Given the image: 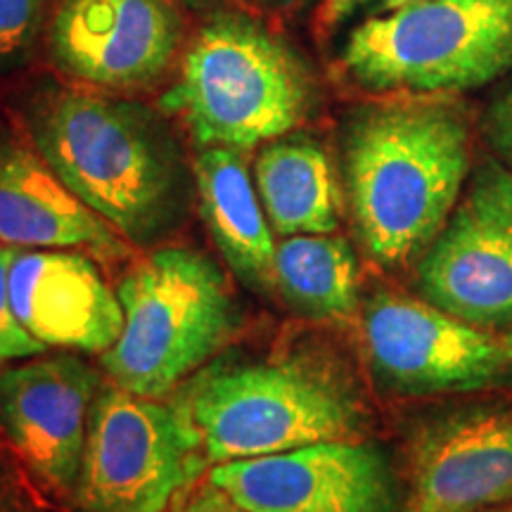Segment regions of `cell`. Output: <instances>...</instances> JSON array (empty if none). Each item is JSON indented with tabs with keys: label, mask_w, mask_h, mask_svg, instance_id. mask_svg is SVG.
Instances as JSON below:
<instances>
[{
	"label": "cell",
	"mask_w": 512,
	"mask_h": 512,
	"mask_svg": "<svg viewBox=\"0 0 512 512\" xmlns=\"http://www.w3.org/2000/svg\"><path fill=\"white\" fill-rule=\"evenodd\" d=\"M344 164L368 256L406 266L425 254L456 209L470 171V131L448 102L370 105L351 119Z\"/></svg>",
	"instance_id": "6da1fadb"
},
{
	"label": "cell",
	"mask_w": 512,
	"mask_h": 512,
	"mask_svg": "<svg viewBox=\"0 0 512 512\" xmlns=\"http://www.w3.org/2000/svg\"><path fill=\"white\" fill-rule=\"evenodd\" d=\"M29 131L62 183L133 245L162 238L181 216V155L147 107L53 88L31 105Z\"/></svg>",
	"instance_id": "7a4b0ae2"
},
{
	"label": "cell",
	"mask_w": 512,
	"mask_h": 512,
	"mask_svg": "<svg viewBox=\"0 0 512 512\" xmlns=\"http://www.w3.org/2000/svg\"><path fill=\"white\" fill-rule=\"evenodd\" d=\"M178 403L214 465L358 441L368 430L366 403L351 375L311 351L216 361L190 377Z\"/></svg>",
	"instance_id": "3957f363"
},
{
	"label": "cell",
	"mask_w": 512,
	"mask_h": 512,
	"mask_svg": "<svg viewBox=\"0 0 512 512\" xmlns=\"http://www.w3.org/2000/svg\"><path fill=\"white\" fill-rule=\"evenodd\" d=\"M313 81L294 50L252 17L216 15L185 53L162 107L200 147L252 150L309 117Z\"/></svg>",
	"instance_id": "277c9868"
},
{
	"label": "cell",
	"mask_w": 512,
	"mask_h": 512,
	"mask_svg": "<svg viewBox=\"0 0 512 512\" xmlns=\"http://www.w3.org/2000/svg\"><path fill=\"white\" fill-rule=\"evenodd\" d=\"M117 297L124 330L100 366L140 396L162 399L238 330L226 273L190 247H162L140 259L121 278Z\"/></svg>",
	"instance_id": "5b68a950"
},
{
	"label": "cell",
	"mask_w": 512,
	"mask_h": 512,
	"mask_svg": "<svg viewBox=\"0 0 512 512\" xmlns=\"http://www.w3.org/2000/svg\"><path fill=\"white\" fill-rule=\"evenodd\" d=\"M342 64L377 93H451L512 69V0H413L351 31Z\"/></svg>",
	"instance_id": "8992f818"
},
{
	"label": "cell",
	"mask_w": 512,
	"mask_h": 512,
	"mask_svg": "<svg viewBox=\"0 0 512 512\" xmlns=\"http://www.w3.org/2000/svg\"><path fill=\"white\" fill-rule=\"evenodd\" d=\"M181 403L102 384L91 408L74 503L79 512H162L207 470Z\"/></svg>",
	"instance_id": "52a82bcc"
},
{
	"label": "cell",
	"mask_w": 512,
	"mask_h": 512,
	"mask_svg": "<svg viewBox=\"0 0 512 512\" xmlns=\"http://www.w3.org/2000/svg\"><path fill=\"white\" fill-rule=\"evenodd\" d=\"M425 302L465 323L512 325V171L486 162L422 254Z\"/></svg>",
	"instance_id": "ba28073f"
},
{
	"label": "cell",
	"mask_w": 512,
	"mask_h": 512,
	"mask_svg": "<svg viewBox=\"0 0 512 512\" xmlns=\"http://www.w3.org/2000/svg\"><path fill=\"white\" fill-rule=\"evenodd\" d=\"M363 337L375 373L411 394L489 387L512 366L501 335L401 294L366 306Z\"/></svg>",
	"instance_id": "9c48e42d"
},
{
	"label": "cell",
	"mask_w": 512,
	"mask_h": 512,
	"mask_svg": "<svg viewBox=\"0 0 512 512\" xmlns=\"http://www.w3.org/2000/svg\"><path fill=\"white\" fill-rule=\"evenodd\" d=\"M249 512H394L387 460L361 441H328L273 456L230 460L209 470Z\"/></svg>",
	"instance_id": "30bf717a"
},
{
	"label": "cell",
	"mask_w": 512,
	"mask_h": 512,
	"mask_svg": "<svg viewBox=\"0 0 512 512\" xmlns=\"http://www.w3.org/2000/svg\"><path fill=\"white\" fill-rule=\"evenodd\" d=\"M183 41L171 0H60L50 22V53L64 74L105 91L155 83Z\"/></svg>",
	"instance_id": "8fae6325"
},
{
	"label": "cell",
	"mask_w": 512,
	"mask_h": 512,
	"mask_svg": "<svg viewBox=\"0 0 512 512\" xmlns=\"http://www.w3.org/2000/svg\"><path fill=\"white\" fill-rule=\"evenodd\" d=\"M100 375L76 356H50L0 373V427L31 472L74 494Z\"/></svg>",
	"instance_id": "7c38bea8"
},
{
	"label": "cell",
	"mask_w": 512,
	"mask_h": 512,
	"mask_svg": "<svg viewBox=\"0 0 512 512\" xmlns=\"http://www.w3.org/2000/svg\"><path fill=\"white\" fill-rule=\"evenodd\" d=\"M505 503H512V411L451 415L415 437L401 512H486Z\"/></svg>",
	"instance_id": "4fadbf2b"
},
{
	"label": "cell",
	"mask_w": 512,
	"mask_h": 512,
	"mask_svg": "<svg viewBox=\"0 0 512 512\" xmlns=\"http://www.w3.org/2000/svg\"><path fill=\"white\" fill-rule=\"evenodd\" d=\"M10 299L22 328L43 347L105 354L124 330V309L86 254L19 249Z\"/></svg>",
	"instance_id": "5bb4252c"
},
{
	"label": "cell",
	"mask_w": 512,
	"mask_h": 512,
	"mask_svg": "<svg viewBox=\"0 0 512 512\" xmlns=\"http://www.w3.org/2000/svg\"><path fill=\"white\" fill-rule=\"evenodd\" d=\"M0 242L121 259L128 240L83 204L36 150L0 140Z\"/></svg>",
	"instance_id": "9a60e30c"
},
{
	"label": "cell",
	"mask_w": 512,
	"mask_h": 512,
	"mask_svg": "<svg viewBox=\"0 0 512 512\" xmlns=\"http://www.w3.org/2000/svg\"><path fill=\"white\" fill-rule=\"evenodd\" d=\"M202 221L242 283L256 292L275 287V242L256 197L245 157L230 147H202L195 159Z\"/></svg>",
	"instance_id": "2e32d148"
},
{
	"label": "cell",
	"mask_w": 512,
	"mask_h": 512,
	"mask_svg": "<svg viewBox=\"0 0 512 512\" xmlns=\"http://www.w3.org/2000/svg\"><path fill=\"white\" fill-rule=\"evenodd\" d=\"M261 207L273 233L325 235L339 226V195L332 164L316 140L290 136L261 147L254 164Z\"/></svg>",
	"instance_id": "e0dca14e"
},
{
	"label": "cell",
	"mask_w": 512,
	"mask_h": 512,
	"mask_svg": "<svg viewBox=\"0 0 512 512\" xmlns=\"http://www.w3.org/2000/svg\"><path fill=\"white\" fill-rule=\"evenodd\" d=\"M275 290L311 318H349L358 304L354 249L337 235H290L275 245Z\"/></svg>",
	"instance_id": "ac0fdd59"
},
{
	"label": "cell",
	"mask_w": 512,
	"mask_h": 512,
	"mask_svg": "<svg viewBox=\"0 0 512 512\" xmlns=\"http://www.w3.org/2000/svg\"><path fill=\"white\" fill-rule=\"evenodd\" d=\"M48 0H0V72L17 67L34 48Z\"/></svg>",
	"instance_id": "d6986e66"
},
{
	"label": "cell",
	"mask_w": 512,
	"mask_h": 512,
	"mask_svg": "<svg viewBox=\"0 0 512 512\" xmlns=\"http://www.w3.org/2000/svg\"><path fill=\"white\" fill-rule=\"evenodd\" d=\"M19 249L15 245H0V363L12 358L41 356L48 347L29 335L19 323L10 299V268L15 264Z\"/></svg>",
	"instance_id": "ffe728a7"
},
{
	"label": "cell",
	"mask_w": 512,
	"mask_h": 512,
	"mask_svg": "<svg viewBox=\"0 0 512 512\" xmlns=\"http://www.w3.org/2000/svg\"><path fill=\"white\" fill-rule=\"evenodd\" d=\"M162 512H249L207 477L183 489Z\"/></svg>",
	"instance_id": "44dd1931"
},
{
	"label": "cell",
	"mask_w": 512,
	"mask_h": 512,
	"mask_svg": "<svg viewBox=\"0 0 512 512\" xmlns=\"http://www.w3.org/2000/svg\"><path fill=\"white\" fill-rule=\"evenodd\" d=\"M489 131L498 150L512 164V88L503 93L489 110Z\"/></svg>",
	"instance_id": "7402d4cb"
},
{
	"label": "cell",
	"mask_w": 512,
	"mask_h": 512,
	"mask_svg": "<svg viewBox=\"0 0 512 512\" xmlns=\"http://www.w3.org/2000/svg\"><path fill=\"white\" fill-rule=\"evenodd\" d=\"M335 3L344 5V8H373L380 15V12L401 8V5L413 3V0H335Z\"/></svg>",
	"instance_id": "603a6c76"
},
{
	"label": "cell",
	"mask_w": 512,
	"mask_h": 512,
	"mask_svg": "<svg viewBox=\"0 0 512 512\" xmlns=\"http://www.w3.org/2000/svg\"><path fill=\"white\" fill-rule=\"evenodd\" d=\"M501 337H503V347H505V351H508V356L512 361V332H505V335H501Z\"/></svg>",
	"instance_id": "cb8c5ba5"
},
{
	"label": "cell",
	"mask_w": 512,
	"mask_h": 512,
	"mask_svg": "<svg viewBox=\"0 0 512 512\" xmlns=\"http://www.w3.org/2000/svg\"><path fill=\"white\" fill-rule=\"evenodd\" d=\"M486 512H512V503H505V505H498V508H491Z\"/></svg>",
	"instance_id": "d4e9b609"
},
{
	"label": "cell",
	"mask_w": 512,
	"mask_h": 512,
	"mask_svg": "<svg viewBox=\"0 0 512 512\" xmlns=\"http://www.w3.org/2000/svg\"><path fill=\"white\" fill-rule=\"evenodd\" d=\"M190 3H202V0H190Z\"/></svg>",
	"instance_id": "484cf974"
}]
</instances>
